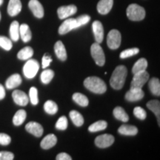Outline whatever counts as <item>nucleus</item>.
<instances>
[{"label":"nucleus","mask_w":160,"mask_h":160,"mask_svg":"<svg viewBox=\"0 0 160 160\" xmlns=\"http://www.w3.org/2000/svg\"><path fill=\"white\" fill-rule=\"evenodd\" d=\"M57 160H71L72 158L71 156L66 153H60L56 157Z\"/></svg>","instance_id":"44"},{"label":"nucleus","mask_w":160,"mask_h":160,"mask_svg":"<svg viewBox=\"0 0 160 160\" xmlns=\"http://www.w3.org/2000/svg\"><path fill=\"white\" fill-rule=\"evenodd\" d=\"M14 159V155L9 151H0V160H12Z\"/></svg>","instance_id":"42"},{"label":"nucleus","mask_w":160,"mask_h":160,"mask_svg":"<svg viewBox=\"0 0 160 160\" xmlns=\"http://www.w3.org/2000/svg\"><path fill=\"white\" fill-rule=\"evenodd\" d=\"M128 75V70L125 66L119 65L115 68L110 79V85L113 89L120 90L123 88Z\"/></svg>","instance_id":"1"},{"label":"nucleus","mask_w":160,"mask_h":160,"mask_svg":"<svg viewBox=\"0 0 160 160\" xmlns=\"http://www.w3.org/2000/svg\"><path fill=\"white\" fill-rule=\"evenodd\" d=\"M27 117V113L25 110H19L15 113L13 118V123L16 126H19L22 124Z\"/></svg>","instance_id":"28"},{"label":"nucleus","mask_w":160,"mask_h":160,"mask_svg":"<svg viewBox=\"0 0 160 160\" xmlns=\"http://www.w3.org/2000/svg\"><path fill=\"white\" fill-rule=\"evenodd\" d=\"M113 0H100L97 5V11L100 14L108 13L113 7Z\"/></svg>","instance_id":"17"},{"label":"nucleus","mask_w":160,"mask_h":160,"mask_svg":"<svg viewBox=\"0 0 160 160\" xmlns=\"http://www.w3.org/2000/svg\"><path fill=\"white\" fill-rule=\"evenodd\" d=\"M68 128V119L65 116H62L58 119L56 123V128L60 131H64Z\"/></svg>","instance_id":"38"},{"label":"nucleus","mask_w":160,"mask_h":160,"mask_svg":"<svg viewBox=\"0 0 160 160\" xmlns=\"http://www.w3.org/2000/svg\"><path fill=\"white\" fill-rule=\"evenodd\" d=\"M19 36L24 42H28L31 39L32 34L28 25L26 24L19 25Z\"/></svg>","instance_id":"22"},{"label":"nucleus","mask_w":160,"mask_h":160,"mask_svg":"<svg viewBox=\"0 0 160 160\" xmlns=\"http://www.w3.org/2000/svg\"><path fill=\"white\" fill-rule=\"evenodd\" d=\"M2 2H3V0H0V5H1L2 4Z\"/></svg>","instance_id":"46"},{"label":"nucleus","mask_w":160,"mask_h":160,"mask_svg":"<svg viewBox=\"0 0 160 160\" xmlns=\"http://www.w3.org/2000/svg\"><path fill=\"white\" fill-rule=\"evenodd\" d=\"M150 91L153 95L159 96L160 95V82L157 78H152L149 81L148 83Z\"/></svg>","instance_id":"25"},{"label":"nucleus","mask_w":160,"mask_h":160,"mask_svg":"<svg viewBox=\"0 0 160 160\" xmlns=\"http://www.w3.org/2000/svg\"><path fill=\"white\" fill-rule=\"evenodd\" d=\"M92 28H93L96 42L100 44L103 41L104 38V28L102 24L99 21H94L92 24Z\"/></svg>","instance_id":"13"},{"label":"nucleus","mask_w":160,"mask_h":160,"mask_svg":"<svg viewBox=\"0 0 160 160\" xmlns=\"http://www.w3.org/2000/svg\"><path fill=\"white\" fill-rule=\"evenodd\" d=\"M84 85L88 90L94 93L102 94L107 91V86L105 82L97 77H88L84 81Z\"/></svg>","instance_id":"2"},{"label":"nucleus","mask_w":160,"mask_h":160,"mask_svg":"<svg viewBox=\"0 0 160 160\" xmlns=\"http://www.w3.org/2000/svg\"><path fill=\"white\" fill-rule=\"evenodd\" d=\"M113 116L115 118L119 121L126 122L129 120V117L128 113H126L125 110L121 107H117L113 110Z\"/></svg>","instance_id":"24"},{"label":"nucleus","mask_w":160,"mask_h":160,"mask_svg":"<svg viewBox=\"0 0 160 160\" xmlns=\"http://www.w3.org/2000/svg\"><path fill=\"white\" fill-rule=\"evenodd\" d=\"M148 67V62L145 58H141L134 64L132 68V72L133 73H139V72H142L144 71H146V68Z\"/></svg>","instance_id":"26"},{"label":"nucleus","mask_w":160,"mask_h":160,"mask_svg":"<svg viewBox=\"0 0 160 160\" xmlns=\"http://www.w3.org/2000/svg\"><path fill=\"white\" fill-rule=\"evenodd\" d=\"M53 77H54V72L52 71V70L46 69L41 73L40 78H41L42 82L45 84V85H48V84L51 82Z\"/></svg>","instance_id":"34"},{"label":"nucleus","mask_w":160,"mask_h":160,"mask_svg":"<svg viewBox=\"0 0 160 160\" xmlns=\"http://www.w3.org/2000/svg\"><path fill=\"white\" fill-rule=\"evenodd\" d=\"M39 62L35 59H29L23 68L24 75L28 79H33L39 71Z\"/></svg>","instance_id":"6"},{"label":"nucleus","mask_w":160,"mask_h":160,"mask_svg":"<svg viewBox=\"0 0 160 160\" xmlns=\"http://www.w3.org/2000/svg\"><path fill=\"white\" fill-rule=\"evenodd\" d=\"M114 142V137L111 134H103L98 136L95 139V144L100 148H105L113 145Z\"/></svg>","instance_id":"8"},{"label":"nucleus","mask_w":160,"mask_h":160,"mask_svg":"<svg viewBox=\"0 0 160 160\" xmlns=\"http://www.w3.org/2000/svg\"><path fill=\"white\" fill-rule=\"evenodd\" d=\"M77 8L75 5H71L68 6H62V7L59 8L57 13L59 19H64L73 15L74 13H77Z\"/></svg>","instance_id":"9"},{"label":"nucleus","mask_w":160,"mask_h":160,"mask_svg":"<svg viewBox=\"0 0 160 160\" xmlns=\"http://www.w3.org/2000/svg\"><path fill=\"white\" fill-rule=\"evenodd\" d=\"M54 51L57 57L61 61H65L67 59V52L64 44L61 41H58L54 45Z\"/></svg>","instance_id":"20"},{"label":"nucleus","mask_w":160,"mask_h":160,"mask_svg":"<svg viewBox=\"0 0 160 160\" xmlns=\"http://www.w3.org/2000/svg\"><path fill=\"white\" fill-rule=\"evenodd\" d=\"M22 10V3L20 0H10L8 6V13L11 17L19 14Z\"/></svg>","instance_id":"16"},{"label":"nucleus","mask_w":160,"mask_h":160,"mask_svg":"<svg viewBox=\"0 0 160 160\" xmlns=\"http://www.w3.org/2000/svg\"><path fill=\"white\" fill-rule=\"evenodd\" d=\"M22 77L18 73L11 75L5 82V86L8 89H13L21 85Z\"/></svg>","instance_id":"19"},{"label":"nucleus","mask_w":160,"mask_h":160,"mask_svg":"<svg viewBox=\"0 0 160 160\" xmlns=\"http://www.w3.org/2000/svg\"><path fill=\"white\" fill-rule=\"evenodd\" d=\"M145 96V93L142 89H130L126 93L125 99L129 102H137L141 100Z\"/></svg>","instance_id":"14"},{"label":"nucleus","mask_w":160,"mask_h":160,"mask_svg":"<svg viewBox=\"0 0 160 160\" xmlns=\"http://www.w3.org/2000/svg\"><path fill=\"white\" fill-rule=\"evenodd\" d=\"M147 107L153 112L156 115L158 123L159 125V117H160V102L158 100H151L147 103Z\"/></svg>","instance_id":"23"},{"label":"nucleus","mask_w":160,"mask_h":160,"mask_svg":"<svg viewBox=\"0 0 160 160\" xmlns=\"http://www.w3.org/2000/svg\"><path fill=\"white\" fill-rule=\"evenodd\" d=\"M91 53L96 64L99 66H103L105 63V57L103 49L99 43H93L91 47Z\"/></svg>","instance_id":"4"},{"label":"nucleus","mask_w":160,"mask_h":160,"mask_svg":"<svg viewBox=\"0 0 160 160\" xmlns=\"http://www.w3.org/2000/svg\"><path fill=\"white\" fill-rule=\"evenodd\" d=\"M0 47L2 48L5 51H10L13 47L11 40L8 38L0 36Z\"/></svg>","instance_id":"35"},{"label":"nucleus","mask_w":160,"mask_h":160,"mask_svg":"<svg viewBox=\"0 0 160 160\" xmlns=\"http://www.w3.org/2000/svg\"><path fill=\"white\" fill-rule=\"evenodd\" d=\"M51 62H52V59L49 55L48 54L44 55L42 57V68L45 69L47 67H48Z\"/></svg>","instance_id":"43"},{"label":"nucleus","mask_w":160,"mask_h":160,"mask_svg":"<svg viewBox=\"0 0 160 160\" xmlns=\"http://www.w3.org/2000/svg\"><path fill=\"white\" fill-rule=\"evenodd\" d=\"M70 118L73 122V123L77 126L80 127L84 124V118L82 114L77 111H71L70 112Z\"/></svg>","instance_id":"29"},{"label":"nucleus","mask_w":160,"mask_h":160,"mask_svg":"<svg viewBox=\"0 0 160 160\" xmlns=\"http://www.w3.org/2000/svg\"><path fill=\"white\" fill-rule=\"evenodd\" d=\"M77 28L76 19H68L63 22L59 28V33L61 35L66 34L72 30Z\"/></svg>","instance_id":"11"},{"label":"nucleus","mask_w":160,"mask_h":160,"mask_svg":"<svg viewBox=\"0 0 160 160\" xmlns=\"http://www.w3.org/2000/svg\"><path fill=\"white\" fill-rule=\"evenodd\" d=\"M133 114L137 118L140 120H145L147 117V113L141 107H136L133 109Z\"/></svg>","instance_id":"39"},{"label":"nucleus","mask_w":160,"mask_h":160,"mask_svg":"<svg viewBox=\"0 0 160 160\" xmlns=\"http://www.w3.org/2000/svg\"><path fill=\"white\" fill-rule=\"evenodd\" d=\"M127 17L131 21H141L145 17V10L137 4H131L127 8Z\"/></svg>","instance_id":"3"},{"label":"nucleus","mask_w":160,"mask_h":160,"mask_svg":"<svg viewBox=\"0 0 160 160\" xmlns=\"http://www.w3.org/2000/svg\"><path fill=\"white\" fill-rule=\"evenodd\" d=\"M73 99L76 103H77L78 105L82 106V107H86V106L88 105V99L82 93H75L73 95Z\"/></svg>","instance_id":"32"},{"label":"nucleus","mask_w":160,"mask_h":160,"mask_svg":"<svg viewBox=\"0 0 160 160\" xmlns=\"http://www.w3.org/2000/svg\"><path fill=\"white\" fill-rule=\"evenodd\" d=\"M28 6L33 15L37 18H42L44 16V9L42 5L38 0H31Z\"/></svg>","instance_id":"15"},{"label":"nucleus","mask_w":160,"mask_h":160,"mask_svg":"<svg viewBox=\"0 0 160 160\" xmlns=\"http://www.w3.org/2000/svg\"><path fill=\"white\" fill-rule=\"evenodd\" d=\"M139 49L137 48L125 50V51L121 52V53H120V58H121V59H126V58H128L133 57V56L134 55H137V53H139Z\"/></svg>","instance_id":"36"},{"label":"nucleus","mask_w":160,"mask_h":160,"mask_svg":"<svg viewBox=\"0 0 160 160\" xmlns=\"http://www.w3.org/2000/svg\"><path fill=\"white\" fill-rule=\"evenodd\" d=\"M11 138L9 135L4 133H0V145H8L11 143Z\"/></svg>","instance_id":"41"},{"label":"nucleus","mask_w":160,"mask_h":160,"mask_svg":"<svg viewBox=\"0 0 160 160\" xmlns=\"http://www.w3.org/2000/svg\"><path fill=\"white\" fill-rule=\"evenodd\" d=\"M121 33L117 30H112L108 34L107 44L110 49L116 50L119 48L121 45Z\"/></svg>","instance_id":"7"},{"label":"nucleus","mask_w":160,"mask_h":160,"mask_svg":"<svg viewBox=\"0 0 160 160\" xmlns=\"http://www.w3.org/2000/svg\"><path fill=\"white\" fill-rule=\"evenodd\" d=\"M5 97V88L0 84V100L3 99Z\"/></svg>","instance_id":"45"},{"label":"nucleus","mask_w":160,"mask_h":160,"mask_svg":"<svg viewBox=\"0 0 160 160\" xmlns=\"http://www.w3.org/2000/svg\"><path fill=\"white\" fill-rule=\"evenodd\" d=\"M57 143V138L54 134H48L42 140L40 145H41L42 148L45 150H48L51 148H53V146L56 145V144Z\"/></svg>","instance_id":"18"},{"label":"nucleus","mask_w":160,"mask_h":160,"mask_svg":"<svg viewBox=\"0 0 160 160\" xmlns=\"http://www.w3.org/2000/svg\"><path fill=\"white\" fill-rule=\"evenodd\" d=\"M76 20H77V27L78 28L85 25L90 20H91V17L88 15H82L77 18Z\"/></svg>","instance_id":"40"},{"label":"nucleus","mask_w":160,"mask_h":160,"mask_svg":"<svg viewBox=\"0 0 160 160\" xmlns=\"http://www.w3.org/2000/svg\"><path fill=\"white\" fill-rule=\"evenodd\" d=\"M33 55V50L31 47H25L19 51L17 54L18 59L21 60H28L31 59V57Z\"/></svg>","instance_id":"30"},{"label":"nucleus","mask_w":160,"mask_h":160,"mask_svg":"<svg viewBox=\"0 0 160 160\" xmlns=\"http://www.w3.org/2000/svg\"><path fill=\"white\" fill-rule=\"evenodd\" d=\"M0 20H1V13H0Z\"/></svg>","instance_id":"47"},{"label":"nucleus","mask_w":160,"mask_h":160,"mask_svg":"<svg viewBox=\"0 0 160 160\" xmlns=\"http://www.w3.org/2000/svg\"><path fill=\"white\" fill-rule=\"evenodd\" d=\"M44 110L50 115H54L58 111V106L57 103L52 100H48L44 105Z\"/></svg>","instance_id":"33"},{"label":"nucleus","mask_w":160,"mask_h":160,"mask_svg":"<svg viewBox=\"0 0 160 160\" xmlns=\"http://www.w3.org/2000/svg\"><path fill=\"white\" fill-rule=\"evenodd\" d=\"M107 126V122L104 121V120H100V121L96 122L92 124L91 125H90L88 131L90 132H92V133H95V132L103 131V130L106 129Z\"/></svg>","instance_id":"31"},{"label":"nucleus","mask_w":160,"mask_h":160,"mask_svg":"<svg viewBox=\"0 0 160 160\" xmlns=\"http://www.w3.org/2000/svg\"><path fill=\"white\" fill-rule=\"evenodd\" d=\"M12 97H13L14 102L18 105L20 106H26L29 102V98L25 92L19 90H16L12 93Z\"/></svg>","instance_id":"10"},{"label":"nucleus","mask_w":160,"mask_h":160,"mask_svg":"<svg viewBox=\"0 0 160 160\" xmlns=\"http://www.w3.org/2000/svg\"><path fill=\"white\" fill-rule=\"evenodd\" d=\"M10 36L13 41L17 42L19 39V24L17 21H13L10 27Z\"/></svg>","instance_id":"27"},{"label":"nucleus","mask_w":160,"mask_h":160,"mask_svg":"<svg viewBox=\"0 0 160 160\" xmlns=\"http://www.w3.org/2000/svg\"><path fill=\"white\" fill-rule=\"evenodd\" d=\"M149 79V73L146 71L134 73L131 83V89H142Z\"/></svg>","instance_id":"5"},{"label":"nucleus","mask_w":160,"mask_h":160,"mask_svg":"<svg viewBox=\"0 0 160 160\" xmlns=\"http://www.w3.org/2000/svg\"><path fill=\"white\" fill-rule=\"evenodd\" d=\"M29 98L31 100L32 105H36L39 102V99H38V91L35 87L31 88L29 91Z\"/></svg>","instance_id":"37"},{"label":"nucleus","mask_w":160,"mask_h":160,"mask_svg":"<svg viewBox=\"0 0 160 160\" xmlns=\"http://www.w3.org/2000/svg\"><path fill=\"white\" fill-rule=\"evenodd\" d=\"M118 132L122 135L125 136H135L138 133V128L136 126L130 125H123L120 126L118 129Z\"/></svg>","instance_id":"21"},{"label":"nucleus","mask_w":160,"mask_h":160,"mask_svg":"<svg viewBox=\"0 0 160 160\" xmlns=\"http://www.w3.org/2000/svg\"><path fill=\"white\" fill-rule=\"evenodd\" d=\"M25 129L28 133L37 137H42L43 134V128L39 123L36 122H30L26 125Z\"/></svg>","instance_id":"12"}]
</instances>
